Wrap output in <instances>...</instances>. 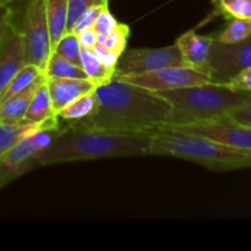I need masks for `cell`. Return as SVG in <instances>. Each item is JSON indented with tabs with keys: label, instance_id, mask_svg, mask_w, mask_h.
<instances>
[{
	"label": "cell",
	"instance_id": "obj_14",
	"mask_svg": "<svg viewBox=\"0 0 251 251\" xmlns=\"http://www.w3.org/2000/svg\"><path fill=\"white\" fill-rule=\"evenodd\" d=\"M59 126H60L59 117L53 118L44 124H34V123L27 122V120L21 123L0 122V157L6 153L20 141L36 134L39 130Z\"/></svg>",
	"mask_w": 251,
	"mask_h": 251
},
{
	"label": "cell",
	"instance_id": "obj_9",
	"mask_svg": "<svg viewBox=\"0 0 251 251\" xmlns=\"http://www.w3.org/2000/svg\"><path fill=\"white\" fill-rule=\"evenodd\" d=\"M251 66V34L244 41L225 44L215 38L210 54L212 82L227 83L238 73Z\"/></svg>",
	"mask_w": 251,
	"mask_h": 251
},
{
	"label": "cell",
	"instance_id": "obj_18",
	"mask_svg": "<svg viewBox=\"0 0 251 251\" xmlns=\"http://www.w3.org/2000/svg\"><path fill=\"white\" fill-rule=\"evenodd\" d=\"M81 66L97 86L109 82L115 75V68L105 65L95 48H81Z\"/></svg>",
	"mask_w": 251,
	"mask_h": 251
},
{
	"label": "cell",
	"instance_id": "obj_24",
	"mask_svg": "<svg viewBox=\"0 0 251 251\" xmlns=\"http://www.w3.org/2000/svg\"><path fill=\"white\" fill-rule=\"evenodd\" d=\"M53 53L59 54L63 58L81 66V46L77 36L74 32L68 31L59 39V42L53 48Z\"/></svg>",
	"mask_w": 251,
	"mask_h": 251
},
{
	"label": "cell",
	"instance_id": "obj_15",
	"mask_svg": "<svg viewBox=\"0 0 251 251\" xmlns=\"http://www.w3.org/2000/svg\"><path fill=\"white\" fill-rule=\"evenodd\" d=\"M44 76L32 83L26 90L21 91L17 95L7 98L6 100L0 103V122L4 123H21L25 122L27 109L29 107L34 93L38 90L42 82H44Z\"/></svg>",
	"mask_w": 251,
	"mask_h": 251
},
{
	"label": "cell",
	"instance_id": "obj_1",
	"mask_svg": "<svg viewBox=\"0 0 251 251\" xmlns=\"http://www.w3.org/2000/svg\"><path fill=\"white\" fill-rule=\"evenodd\" d=\"M95 96L96 110L76 124L108 131H156L172 114V105L158 93L114 77L97 86Z\"/></svg>",
	"mask_w": 251,
	"mask_h": 251
},
{
	"label": "cell",
	"instance_id": "obj_22",
	"mask_svg": "<svg viewBox=\"0 0 251 251\" xmlns=\"http://www.w3.org/2000/svg\"><path fill=\"white\" fill-rule=\"evenodd\" d=\"M129 36L130 27L127 25L118 22L117 26L113 27L107 33L98 34L97 44L122 55L125 51V48H126Z\"/></svg>",
	"mask_w": 251,
	"mask_h": 251
},
{
	"label": "cell",
	"instance_id": "obj_6",
	"mask_svg": "<svg viewBox=\"0 0 251 251\" xmlns=\"http://www.w3.org/2000/svg\"><path fill=\"white\" fill-rule=\"evenodd\" d=\"M19 28L24 39L27 64H33L44 71L53 54L44 0H28Z\"/></svg>",
	"mask_w": 251,
	"mask_h": 251
},
{
	"label": "cell",
	"instance_id": "obj_28",
	"mask_svg": "<svg viewBox=\"0 0 251 251\" xmlns=\"http://www.w3.org/2000/svg\"><path fill=\"white\" fill-rule=\"evenodd\" d=\"M118 20L113 16L112 12L109 11V7L107 6L100 11V14L98 15L97 20H96L95 25H93V28L97 32V34H104L108 31L115 27L118 25Z\"/></svg>",
	"mask_w": 251,
	"mask_h": 251
},
{
	"label": "cell",
	"instance_id": "obj_8",
	"mask_svg": "<svg viewBox=\"0 0 251 251\" xmlns=\"http://www.w3.org/2000/svg\"><path fill=\"white\" fill-rule=\"evenodd\" d=\"M114 78L139 86L152 92L176 90V88L212 82L210 76L188 66H171V68L159 69L152 73L140 74V75L114 76Z\"/></svg>",
	"mask_w": 251,
	"mask_h": 251
},
{
	"label": "cell",
	"instance_id": "obj_25",
	"mask_svg": "<svg viewBox=\"0 0 251 251\" xmlns=\"http://www.w3.org/2000/svg\"><path fill=\"white\" fill-rule=\"evenodd\" d=\"M215 2L228 19H251V0H215Z\"/></svg>",
	"mask_w": 251,
	"mask_h": 251
},
{
	"label": "cell",
	"instance_id": "obj_26",
	"mask_svg": "<svg viewBox=\"0 0 251 251\" xmlns=\"http://www.w3.org/2000/svg\"><path fill=\"white\" fill-rule=\"evenodd\" d=\"M108 4V0H69L68 9V31H73L78 17L87 9L95 5Z\"/></svg>",
	"mask_w": 251,
	"mask_h": 251
},
{
	"label": "cell",
	"instance_id": "obj_3",
	"mask_svg": "<svg viewBox=\"0 0 251 251\" xmlns=\"http://www.w3.org/2000/svg\"><path fill=\"white\" fill-rule=\"evenodd\" d=\"M156 93L172 105L171 117L159 129L223 119L230 110L251 100L249 91L217 82Z\"/></svg>",
	"mask_w": 251,
	"mask_h": 251
},
{
	"label": "cell",
	"instance_id": "obj_31",
	"mask_svg": "<svg viewBox=\"0 0 251 251\" xmlns=\"http://www.w3.org/2000/svg\"><path fill=\"white\" fill-rule=\"evenodd\" d=\"M76 36H77L78 42H80L81 48H95L96 44H97L98 34L93 27L78 32V33H76Z\"/></svg>",
	"mask_w": 251,
	"mask_h": 251
},
{
	"label": "cell",
	"instance_id": "obj_19",
	"mask_svg": "<svg viewBox=\"0 0 251 251\" xmlns=\"http://www.w3.org/2000/svg\"><path fill=\"white\" fill-rule=\"evenodd\" d=\"M96 107H97V100H96L95 90H93L66 104L56 113V115L69 123L80 122L90 117L96 110Z\"/></svg>",
	"mask_w": 251,
	"mask_h": 251
},
{
	"label": "cell",
	"instance_id": "obj_7",
	"mask_svg": "<svg viewBox=\"0 0 251 251\" xmlns=\"http://www.w3.org/2000/svg\"><path fill=\"white\" fill-rule=\"evenodd\" d=\"M171 66H185L176 44L161 48L129 49L120 56L114 76L140 75Z\"/></svg>",
	"mask_w": 251,
	"mask_h": 251
},
{
	"label": "cell",
	"instance_id": "obj_4",
	"mask_svg": "<svg viewBox=\"0 0 251 251\" xmlns=\"http://www.w3.org/2000/svg\"><path fill=\"white\" fill-rule=\"evenodd\" d=\"M150 154L185 159L216 172L251 168V150L171 129L153 131Z\"/></svg>",
	"mask_w": 251,
	"mask_h": 251
},
{
	"label": "cell",
	"instance_id": "obj_17",
	"mask_svg": "<svg viewBox=\"0 0 251 251\" xmlns=\"http://www.w3.org/2000/svg\"><path fill=\"white\" fill-rule=\"evenodd\" d=\"M55 117H58V115L54 110L47 81L44 80V82H42V85L34 93L31 103H29L25 120L34 123V124H44V123L49 122Z\"/></svg>",
	"mask_w": 251,
	"mask_h": 251
},
{
	"label": "cell",
	"instance_id": "obj_21",
	"mask_svg": "<svg viewBox=\"0 0 251 251\" xmlns=\"http://www.w3.org/2000/svg\"><path fill=\"white\" fill-rule=\"evenodd\" d=\"M43 75V71L38 68V66L33 65V64H26L16 75L14 76L10 83L7 85L6 90L2 92L1 97H0V103L6 100L7 98L12 97L14 95H17L21 91L26 90L27 87L36 82L38 78H41Z\"/></svg>",
	"mask_w": 251,
	"mask_h": 251
},
{
	"label": "cell",
	"instance_id": "obj_33",
	"mask_svg": "<svg viewBox=\"0 0 251 251\" xmlns=\"http://www.w3.org/2000/svg\"><path fill=\"white\" fill-rule=\"evenodd\" d=\"M14 17L15 12L11 5H2V6H0V43H1L2 37H4L5 32H6L7 26L14 20Z\"/></svg>",
	"mask_w": 251,
	"mask_h": 251
},
{
	"label": "cell",
	"instance_id": "obj_10",
	"mask_svg": "<svg viewBox=\"0 0 251 251\" xmlns=\"http://www.w3.org/2000/svg\"><path fill=\"white\" fill-rule=\"evenodd\" d=\"M163 129L189 132V134L216 140L238 149L251 150V127L237 124L227 119L211 120V122L179 125V126L163 127Z\"/></svg>",
	"mask_w": 251,
	"mask_h": 251
},
{
	"label": "cell",
	"instance_id": "obj_23",
	"mask_svg": "<svg viewBox=\"0 0 251 251\" xmlns=\"http://www.w3.org/2000/svg\"><path fill=\"white\" fill-rule=\"evenodd\" d=\"M251 34V19L232 17L228 26L215 37L218 42L225 44H234L247 39Z\"/></svg>",
	"mask_w": 251,
	"mask_h": 251
},
{
	"label": "cell",
	"instance_id": "obj_2",
	"mask_svg": "<svg viewBox=\"0 0 251 251\" xmlns=\"http://www.w3.org/2000/svg\"><path fill=\"white\" fill-rule=\"evenodd\" d=\"M153 131L124 132L83 127L76 123L61 126L39 158V166L150 154Z\"/></svg>",
	"mask_w": 251,
	"mask_h": 251
},
{
	"label": "cell",
	"instance_id": "obj_13",
	"mask_svg": "<svg viewBox=\"0 0 251 251\" xmlns=\"http://www.w3.org/2000/svg\"><path fill=\"white\" fill-rule=\"evenodd\" d=\"M47 81L55 113L97 87L90 78H49Z\"/></svg>",
	"mask_w": 251,
	"mask_h": 251
},
{
	"label": "cell",
	"instance_id": "obj_16",
	"mask_svg": "<svg viewBox=\"0 0 251 251\" xmlns=\"http://www.w3.org/2000/svg\"><path fill=\"white\" fill-rule=\"evenodd\" d=\"M51 48L68 32L69 0H44Z\"/></svg>",
	"mask_w": 251,
	"mask_h": 251
},
{
	"label": "cell",
	"instance_id": "obj_34",
	"mask_svg": "<svg viewBox=\"0 0 251 251\" xmlns=\"http://www.w3.org/2000/svg\"><path fill=\"white\" fill-rule=\"evenodd\" d=\"M16 1H20V0H0V6H2V5H11Z\"/></svg>",
	"mask_w": 251,
	"mask_h": 251
},
{
	"label": "cell",
	"instance_id": "obj_27",
	"mask_svg": "<svg viewBox=\"0 0 251 251\" xmlns=\"http://www.w3.org/2000/svg\"><path fill=\"white\" fill-rule=\"evenodd\" d=\"M107 5L108 4L95 5V6H92V7H90V9L86 10V11L83 12L80 17H78V20L76 21L75 26H74L73 31L71 32H74V33H78V32L83 31V29L93 27V25H95L98 15L100 14V11H102V10L107 6Z\"/></svg>",
	"mask_w": 251,
	"mask_h": 251
},
{
	"label": "cell",
	"instance_id": "obj_12",
	"mask_svg": "<svg viewBox=\"0 0 251 251\" xmlns=\"http://www.w3.org/2000/svg\"><path fill=\"white\" fill-rule=\"evenodd\" d=\"M215 37L199 34L195 29L185 32L176 39L185 66L210 76V54ZM211 78V77H210Z\"/></svg>",
	"mask_w": 251,
	"mask_h": 251
},
{
	"label": "cell",
	"instance_id": "obj_29",
	"mask_svg": "<svg viewBox=\"0 0 251 251\" xmlns=\"http://www.w3.org/2000/svg\"><path fill=\"white\" fill-rule=\"evenodd\" d=\"M223 119L230 120V122H234L237 124L251 127V100L245 103V104L240 105V107L235 108V109L230 110L229 113L226 114Z\"/></svg>",
	"mask_w": 251,
	"mask_h": 251
},
{
	"label": "cell",
	"instance_id": "obj_11",
	"mask_svg": "<svg viewBox=\"0 0 251 251\" xmlns=\"http://www.w3.org/2000/svg\"><path fill=\"white\" fill-rule=\"evenodd\" d=\"M26 64L24 39L14 17L0 43V97L10 81Z\"/></svg>",
	"mask_w": 251,
	"mask_h": 251
},
{
	"label": "cell",
	"instance_id": "obj_5",
	"mask_svg": "<svg viewBox=\"0 0 251 251\" xmlns=\"http://www.w3.org/2000/svg\"><path fill=\"white\" fill-rule=\"evenodd\" d=\"M59 127L43 129L26 137L0 157V190L29 171L39 167L44 150L56 136Z\"/></svg>",
	"mask_w": 251,
	"mask_h": 251
},
{
	"label": "cell",
	"instance_id": "obj_20",
	"mask_svg": "<svg viewBox=\"0 0 251 251\" xmlns=\"http://www.w3.org/2000/svg\"><path fill=\"white\" fill-rule=\"evenodd\" d=\"M46 80L49 78H88L82 66L76 65L73 61L53 53L43 71Z\"/></svg>",
	"mask_w": 251,
	"mask_h": 251
},
{
	"label": "cell",
	"instance_id": "obj_30",
	"mask_svg": "<svg viewBox=\"0 0 251 251\" xmlns=\"http://www.w3.org/2000/svg\"><path fill=\"white\" fill-rule=\"evenodd\" d=\"M227 85L233 88H237V90L251 92V66L238 73L234 77L228 81Z\"/></svg>",
	"mask_w": 251,
	"mask_h": 251
},
{
	"label": "cell",
	"instance_id": "obj_32",
	"mask_svg": "<svg viewBox=\"0 0 251 251\" xmlns=\"http://www.w3.org/2000/svg\"><path fill=\"white\" fill-rule=\"evenodd\" d=\"M95 50L97 51L98 55L100 56V59H102V61L105 64V65L109 66V68L117 69V64L118 61H119L120 56H122L120 54L115 53V51L113 50H109V49L107 48H103V47H100V44H96Z\"/></svg>",
	"mask_w": 251,
	"mask_h": 251
}]
</instances>
